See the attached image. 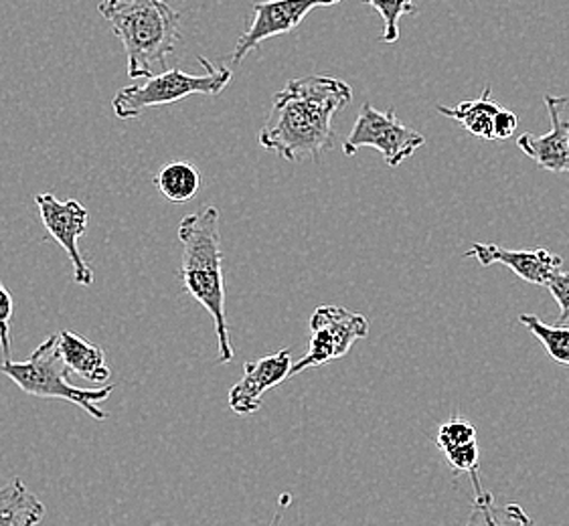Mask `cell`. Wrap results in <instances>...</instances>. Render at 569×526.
I'll use <instances>...</instances> for the list:
<instances>
[{"mask_svg": "<svg viewBox=\"0 0 569 526\" xmlns=\"http://www.w3.org/2000/svg\"><path fill=\"white\" fill-rule=\"evenodd\" d=\"M353 100L349 83L330 75H307L273 95L272 112L258 142L284 161H319L337 142L332 118Z\"/></svg>", "mask_w": 569, "mask_h": 526, "instance_id": "1", "label": "cell"}, {"mask_svg": "<svg viewBox=\"0 0 569 526\" xmlns=\"http://www.w3.org/2000/svg\"><path fill=\"white\" fill-rule=\"evenodd\" d=\"M465 257H475L480 265L489 267L492 263H501L512 274L519 275L527 284L547 286L551 275L558 272L563 260L556 253L536 247V250H507L497 243H475Z\"/></svg>", "mask_w": 569, "mask_h": 526, "instance_id": "11", "label": "cell"}, {"mask_svg": "<svg viewBox=\"0 0 569 526\" xmlns=\"http://www.w3.org/2000/svg\"><path fill=\"white\" fill-rule=\"evenodd\" d=\"M14 312V300H12L9 290L0 280V348L4 353V358H11V318Z\"/></svg>", "mask_w": 569, "mask_h": 526, "instance_id": "21", "label": "cell"}, {"mask_svg": "<svg viewBox=\"0 0 569 526\" xmlns=\"http://www.w3.org/2000/svg\"><path fill=\"white\" fill-rule=\"evenodd\" d=\"M502 105L490 98V85H485L482 95L477 100L456 103L452 108L438 105L440 114L456 120L462 128H467L472 136L480 140H495V115Z\"/></svg>", "mask_w": 569, "mask_h": 526, "instance_id": "15", "label": "cell"}, {"mask_svg": "<svg viewBox=\"0 0 569 526\" xmlns=\"http://www.w3.org/2000/svg\"><path fill=\"white\" fill-rule=\"evenodd\" d=\"M341 0H263L253 4V19L231 53L233 65H240L256 47L280 34L295 31L310 12L339 4Z\"/></svg>", "mask_w": 569, "mask_h": 526, "instance_id": "9", "label": "cell"}, {"mask_svg": "<svg viewBox=\"0 0 569 526\" xmlns=\"http://www.w3.org/2000/svg\"><path fill=\"white\" fill-rule=\"evenodd\" d=\"M519 322L546 346L547 355L558 365L569 366V326L546 324L536 314H521Z\"/></svg>", "mask_w": 569, "mask_h": 526, "instance_id": "17", "label": "cell"}, {"mask_svg": "<svg viewBox=\"0 0 569 526\" xmlns=\"http://www.w3.org/2000/svg\"><path fill=\"white\" fill-rule=\"evenodd\" d=\"M445 458L448 466L455 469L456 474H470L472 478L479 476V446H477V442H470V444L446 452Z\"/></svg>", "mask_w": 569, "mask_h": 526, "instance_id": "20", "label": "cell"}, {"mask_svg": "<svg viewBox=\"0 0 569 526\" xmlns=\"http://www.w3.org/2000/svg\"><path fill=\"white\" fill-rule=\"evenodd\" d=\"M369 334V321L341 306H320L310 316V343L307 355L290 368V377L307 368L327 365L335 358L349 355L353 344Z\"/></svg>", "mask_w": 569, "mask_h": 526, "instance_id": "7", "label": "cell"}, {"mask_svg": "<svg viewBox=\"0 0 569 526\" xmlns=\"http://www.w3.org/2000/svg\"><path fill=\"white\" fill-rule=\"evenodd\" d=\"M470 442H477V427L465 417H458V415L450 417L446 424L440 425L438 437H436V444H438V449L442 454L455 449V447L470 444Z\"/></svg>", "mask_w": 569, "mask_h": 526, "instance_id": "19", "label": "cell"}, {"mask_svg": "<svg viewBox=\"0 0 569 526\" xmlns=\"http://www.w3.org/2000/svg\"><path fill=\"white\" fill-rule=\"evenodd\" d=\"M519 127V118L511 110L501 108L495 115V140H509L515 136Z\"/></svg>", "mask_w": 569, "mask_h": 526, "instance_id": "23", "label": "cell"}, {"mask_svg": "<svg viewBox=\"0 0 569 526\" xmlns=\"http://www.w3.org/2000/svg\"><path fill=\"white\" fill-rule=\"evenodd\" d=\"M98 12L124 45L128 78L147 80L167 68L181 41V12L169 0H102Z\"/></svg>", "mask_w": 569, "mask_h": 526, "instance_id": "3", "label": "cell"}, {"mask_svg": "<svg viewBox=\"0 0 569 526\" xmlns=\"http://www.w3.org/2000/svg\"><path fill=\"white\" fill-rule=\"evenodd\" d=\"M549 292L551 296L556 297L559 304V318L558 324H568L569 322V270H561L559 267L556 274L551 275L549 280Z\"/></svg>", "mask_w": 569, "mask_h": 526, "instance_id": "22", "label": "cell"}, {"mask_svg": "<svg viewBox=\"0 0 569 526\" xmlns=\"http://www.w3.org/2000/svg\"><path fill=\"white\" fill-rule=\"evenodd\" d=\"M292 365L295 363L288 348L258 361H248L243 366V377L229 391V409L236 415H253L260 412L263 395L290 378Z\"/></svg>", "mask_w": 569, "mask_h": 526, "instance_id": "10", "label": "cell"}, {"mask_svg": "<svg viewBox=\"0 0 569 526\" xmlns=\"http://www.w3.org/2000/svg\"><path fill=\"white\" fill-rule=\"evenodd\" d=\"M0 373L31 397L39 399L69 401L81 407L96 422H106L108 413L98 403L110 399L116 385H103L98 390H83L69 383V368L59 353V334H51L33 351L27 361L4 358Z\"/></svg>", "mask_w": 569, "mask_h": 526, "instance_id": "4", "label": "cell"}, {"mask_svg": "<svg viewBox=\"0 0 569 526\" xmlns=\"http://www.w3.org/2000/svg\"><path fill=\"white\" fill-rule=\"evenodd\" d=\"M154 186L159 189L160 195L164 199L181 205V203L191 201L199 193L201 172L189 162H169L157 172Z\"/></svg>", "mask_w": 569, "mask_h": 526, "instance_id": "16", "label": "cell"}, {"mask_svg": "<svg viewBox=\"0 0 569 526\" xmlns=\"http://www.w3.org/2000/svg\"><path fill=\"white\" fill-rule=\"evenodd\" d=\"M46 516V504L34 496L21 478L0 488V526L39 525Z\"/></svg>", "mask_w": 569, "mask_h": 526, "instance_id": "14", "label": "cell"}, {"mask_svg": "<svg viewBox=\"0 0 569 526\" xmlns=\"http://www.w3.org/2000/svg\"><path fill=\"white\" fill-rule=\"evenodd\" d=\"M203 73L194 75L179 68L162 69L147 78L142 85H128L116 93L112 110L120 120H134L150 108L171 105L189 95H219L233 78L231 69L223 63H211L207 58H199Z\"/></svg>", "mask_w": 569, "mask_h": 526, "instance_id": "5", "label": "cell"}, {"mask_svg": "<svg viewBox=\"0 0 569 526\" xmlns=\"http://www.w3.org/2000/svg\"><path fill=\"white\" fill-rule=\"evenodd\" d=\"M59 353L71 373L81 375L90 383L108 385V381L112 378V371L106 363L102 346L90 343L78 332H59Z\"/></svg>", "mask_w": 569, "mask_h": 526, "instance_id": "13", "label": "cell"}, {"mask_svg": "<svg viewBox=\"0 0 569 526\" xmlns=\"http://www.w3.org/2000/svg\"><path fill=\"white\" fill-rule=\"evenodd\" d=\"M179 241L182 243V287L209 312L216 326L219 365H228L236 353L229 341L223 275L226 255L221 250L217 206H206L199 213L184 215L179 225Z\"/></svg>", "mask_w": 569, "mask_h": 526, "instance_id": "2", "label": "cell"}, {"mask_svg": "<svg viewBox=\"0 0 569 526\" xmlns=\"http://www.w3.org/2000/svg\"><path fill=\"white\" fill-rule=\"evenodd\" d=\"M568 98L546 95L547 112L551 118V130L547 134L536 136L525 132L517 138V146L536 161L541 169L558 174H569V120L561 118Z\"/></svg>", "mask_w": 569, "mask_h": 526, "instance_id": "12", "label": "cell"}, {"mask_svg": "<svg viewBox=\"0 0 569 526\" xmlns=\"http://www.w3.org/2000/svg\"><path fill=\"white\" fill-rule=\"evenodd\" d=\"M376 9L377 14L383 19V34L381 39L386 43H398L399 19L403 14H416V2L413 0H365Z\"/></svg>", "mask_w": 569, "mask_h": 526, "instance_id": "18", "label": "cell"}, {"mask_svg": "<svg viewBox=\"0 0 569 526\" xmlns=\"http://www.w3.org/2000/svg\"><path fill=\"white\" fill-rule=\"evenodd\" d=\"M423 144L426 138L401 124L393 108L381 112L373 103L365 102L351 134L342 142V152L347 156H355L361 149H376L391 169H398L401 162L410 159Z\"/></svg>", "mask_w": 569, "mask_h": 526, "instance_id": "6", "label": "cell"}, {"mask_svg": "<svg viewBox=\"0 0 569 526\" xmlns=\"http://www.w3.org/2000/svg\"><path fill=\"white\" fill-rule=\"evenodd\" d=\"M34 203L39 206V215L46 225L49 237L58 241L59 245L68 253L69 262L73 265V277L80 286L93 284V272L90 263L83 260L80 252V240L88 231L90 213L76 199L61 201L53 193H41L34 196Z\"/></svg>", "mask_w": 569, "mask_h": 526, "instance_id": "8", "label": "cell"}]
</instances>
